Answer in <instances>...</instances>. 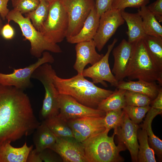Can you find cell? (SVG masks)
Masks as SVG:
<instances>
[{"mask_svg": "<svg viewBox=\"0 0 162 162\" xmlns=\"http://www.w3.org/2000/svg\"><path fill=\"white\" fill-rule=\"evenodd\" d=\"M40 123L23 90L0 84V142H13L30 135Z\"/></svg>", "mask_w": 162, "mask_h": 162, "instance_id": "6da1fadb", "label": "cell"}, {"mask_svg": "<svg viewBox=\"0 0 162 162\" xmlns=\"http://www.w3.org/2000/svg\"><path fill=\"white\" fill-rule=\"evenodd\" d=\"M53 82L59 94L70 95L82 105L97 109L99 104L113 92L98 87L81 74L64 79L56 74Z\"/></svg>", "mask_w": 162, "mask_h": 162, "instance_id": "7a4b0ae2", "label": "cell"}, {"mask_svg": "<svg viewBox=\"0 0 162 162\" xmlns=\"http://www.w3.org/2000/svg\"><path fill=\"white\" fill-rule=\"evenodd\" d=\"M132 43L130 58L125 74L129 80L157 81L162 85V70L154 64L147 50L143 38Z\"/></svg>", "mask_w": 162, "mask_h": 162, "instance_id": "3957f363", "label": "cell"}, {"mask_svg": "<svg viewBox=\"0 0 162 162\" xmlns=\"http://www.w3.org/2000/svg\"><path fill=\"white\" fill-rule=\"evenodd\" d=\"M105 130L94 135L82 143L85 156L88 162H120L124 160L120 152L127 149L120 142L116 146L114 142L116 133L108 136Z\"/></svg>", "mask_w": 162, "mask_h": 162, "instance_id": "277c9868", "label": "cell"}, {"mask_svg": "<svg viewBox=\"0 0 162 162\" xmlns=\"http://www.w3.org/2000/svg\"><path fill=\"white\" fill-rule=\"evenodd\" d=\"M6 19L8 23L12 21L19 25L25 39L28 40L30 43V52L33 56L38 58L45 51L55 53L62 52L61 48L57 44L49 41L35 29L29 18L24 17L18 10L13 9L9 11Z\"/></svg>", "mask_w": 162, "mask_h": 162, "instance_id": "5b68a950", "label": "cell"}, {"mask_svg": "<svg viewBox=\"0 0 162 162\" xmlns=\"http://www.w3.org/2000/svg\"><path fill=\"white\" fill-rule=\"evenodd\" d=\"M56 74L50 64L46 63L37 68L31 76V78L40 81L45 90L42 107L39 112V117L42 120L57 116L59 113V93L53 82Z\"/></svg>", "mask_w": 162, "mask_h": 162, "instance_id": "8992f818", "label": "cell"}, {"mask_svg": "<svg viewBox=\"0 0 162 162\" xmlns=\"http://www.w3.org/2000/svg\"><path fill=\"white\" fill-rule=\"evenodd\" d=\"M68 26L67 13L63 0L49 2L47 18L40 32L50 42L57 44L66 37Z\"/></svg>", "mask_w": 162, "mask_h": 162, "instance_id": "52a82bcc", "label": "cell"}, {"mask_svg": "<svg viewBox=\"0 0 162 162\" xmlns=\"http://www.w3.org/2000/svg\"><path fill=\"white\" fill-rule=\"evenodd\" d=\"M54 59L47 51L44 52L42 57L38 58L35 63L23 68L14 69L10 74H4L0 72V84L4 86L14 87L24 90L31 87V81L32 75L34 70L40 65L46 63H53Z\"/></svg>", "mask_w": 162, "mask_h": 162, "instance_id": "ba28073f", "label": "cell"}, {"mask_svg": "<svg viewBox=\"0 0 162 162\" xmlns=\"http://www.w3.org/2000/svg\"><path fill=\"white\" fill-rule=\"evenodd\" d=\"M67 13L68 26L66 38L76 35L82 28L91 10L94 0H63Z\"/></svg>", "mask_w": 162, "mask_h": 162, "instance_id": "9c48e42d", "label": "cell"}, {"mask_svg": "<svg viewBox=\"0 0 162 162\" xmlns=\"http://www.w3.org/2000/svg\"><path fill=\"white\" fill-rule=\"evenodd\" d=\"M124 22L121 11L118 9L111 8L100 16L98 28L93 39L99 51L102 50L118 28Z\"/></svg>", "mask_w": 162, "mask_h": 162, "instance_id": "30bf717a", "label": "cell"}, {"mask_svg": "<svg viewBox=\"0 0 162 162\" xmlns=\"http://www.w3.org/2000/svg\"><path fill=\"white\" fill-rule=\"evenodd\" d=\"M58 100V115L66 122L86 117H104L105 115V112L85 106L68 95L59 94Z\"/></svg>", "mask_w": 162, "mask_h": 162, "instance_id": "8fae6325", "label": "cell"}, {"mask_svg": "<svg viewBox=\"0 0 162 162\" xmlns=\"http://www.w3.org/2000/svg\"><path fill=\"white\" fill-rule=\"evenodd\" d=\"M118 41L114 38L112 43L107 46L105 55L98 62L83 70L82 75L84 77L91 78L94 84L100 83L105 87L107 85L105 81L111 86L116 87L118 81L116 79L110 68L109 58L110 52Z\"/></svg>", "mask_w": 162, "mask_h": 162, "instance_id": "7c38bea8", "label": "cell"}, {"mask_svg": "<svg viewBox=\"0 0 162 162\" xmlns=\"http://www.w3.org/2000/svg\"><path fill=\"white\" fill-rule=\"evenodd\" d=\"M104 117L88 116L67 121L74 137L82 143L90 137L104 131Z\"/></svg>", "mask_w": 162, "mask_h": 162, "instance_id": "4fadbf2b", "label": "cell"}, {"mask_svg": "<svg viewBox=\"0 0 162 162\" xmlns=\"http://www.w3.org/2000/svg\"><path fill=\"white\" fill-rule=\"evenodd\" d=\"M50 148L58 154L63 162H88L82 143L74 137L56 136L55 142Z\"/></svg>", "mask_w": 162, "mask_h": 162, "instance_id": "5bb4252c", "label": "cell"}, {"mask_svg": "<svg viewBox=\"0 0 162 162\" xmlns=\"http://www.w3.org/2000/svg\"><path fill=\"white\" fill-rule=\"evenodd\" d=\"M124 112L122 124L114 130V132L117 136L118 142L123 144L129 151L132 161L137 162L139 147L137 133L139 126L137 124L132 122Z\"/></svg>", "mask_w": 162, "mask_h": 162, "instance_id": "9a60e30c", "label": "cell"}, {"mask_svg": "<svg viewBox=\"0 0 162 162\" xmlns=\"http://www.w3.org/2000/svg\"><path fill=\"white\" fill-rule=\"evenodd\" d=\"M96 46L93 40L76 44L75 47L76 59L73 67L78 74H82L86 66L88 64L93 65L103 56L96 50Z\"/></svg>", "mask_w": 162, "mask_h": 162, "instance_id": "2e32d148", "label": "cell"}, {"mask_svg": "<svg viewBox=\"0 0 162 162\" xmlns=\"http://www.w3.org/2000/svg\"><path fill=\"white\" fill-rule=\"evenodd\" d=\"M132 43L123 39L112 50L114 63L112 72L118 81L125 78V74L130 57Z\"/></svg>", "mask_w": 162, "mask_h": 162, "instance_id": "e0dca14e", "label": "cell"}, {"mask_svg": "<svg viewBox=\"0 0 162 162\" xmlns=\"http://www.w3.org/2000/svg\"><path fill=\"white\" fill-rule=\"evenodd\" d=\"M9 141L0 142V162H26L33 146H28L25 142L22 147L13 146Z\"/></svg>", "mask_w": 162, "mask_h": 162, "instance_id": "ac0fdd59", "label": "cell"}, {"mask_svg": "<svg viewBox=\"0 0 162 162\" xmlns=\"http://www.w3.org/2000/svg\"><path fill=\"white\" fill-rule=\"evenodd\" d=\"M100 18L95 7L91 10L79 32L66 38L67 41L74 44L93 40L98 28Z\"/></svg>", "mask_w": 162, "mask_h": 162, "instance_id": "d6986e66", "label": "cell"}, {"mask_svg": "<svg viewBox=\"0 0 162 162\" xmlns=\"http://www.w3.org/2000/svg\"><path fill=\"white\" fill-rule=\"evenodd\" d=\"M122 16L126 22L128 30L126 32L129 42L132 43L144 38L146 35L144 31L142 20L139 13H130L124 10L121 11Z\"/></svg>", "mask_w": 162, "mask_h": 162, "instance_id": "ffe728a7", "label": "cell"}, {"mask_svg": "<svg viewBox=\"0 0 162 162\" xmlns=\"http://www.w3.org/2000/svg\"><path fill=\"white\" fill-rule=\"evenodd\" d=\"M117 88L122 89L139 92L146 95L152 100L158 95L160 88L155 82H148L142 80L136 81L129 80L118 81Z\"/></svg>", "mask_w": 162, "mask_h": 162, "instance_id": "44dd1931", "label": "cell"}, {"mask_svg": "<svg viewBox=\"0 0 162 162\" xmlns=\"http://www.w3.org/2000/svg\"><path fill=\"white\" fill-rule=\"evenodd\" d=\"M162 112V111L150 106L142 125V128L146 130L147 134L150 147L154 150L155 154L160 158H161L162 155V141L154 134L152 128V123L154 118Z\"/></svg>", "mask_w": 162, "mask_h": 162, "instance_id": "7402d4cb", "label": "cell"}, {"mask_svg": "<svg viewBox=\"0 0 162 162\" xmlns=\"http://www.w3.org/2000/svg\"><path fill=\"white\" fill-rule=\"evenodd\" d=\"M56 140V136L43 121L34 132L33 140L35 149L38 152L50 148Z\"/></svg>", "mask_w": 162, "mask_h": 162, "instance_id": "603a6c76", "label": "cell"}, {"mask_svg": "<svg viewBox=\"0 0 162 162\" xmlns=\"http://www.w3.org/2000/svg\"><path fill=\"white\" fill-rule=\"evenodd\" d=\"M138 12L142 20V25L146 35L162 37V27L146 6L138 9Z\"/></svg>", "mask_w": 162, "mask_h": 162, "instance_id": "cb8c5ba5", "label": "cell"}, {"mask_svg": "<svg viewBox=\"0 0 162 162\" xmlns=\"http://www.w3.org/2000/svg\"><path fill=\"white\" fill-rule=\"evenodd\" d=\"M126 90L117 88L103 100L97 109L106 112L122 109L126 105L124 94Z\"/></svg>", "mask_w": 162, "mask_h": 162, "instance_id": "d4e9b609", "label": "cell"}, {"mask_svg": "<svg viewBox=\"0 0 162 162\" xmlns=\"http://www.w3.org/2000/svg\"><path fill=\"white\" fill-rule=\"evenodd\" d=\"M143 40L152 61L162 70V37L146 35Z\"/></svg>", "mask_w": 162, "mask_h": 162, "instance_id": "484cf974", "label": "cell"}, {"mask_svg": "<svg viewBox=\"0 0 162 162\" xmlns=\"http://www.w3.org/2000/svg\"><path fill=\"white\" fill-rule=\"evenodd\" d=\"M137 139L139 145L138 153V162H156L155 152L154 150L149 146L148 137L146 130L142 128L138 130Z\"/></svg>", "mask_w": 162, "mask_h": 162, "instance_id": "4316f807", "label": "cell"}, {"mask_svg": "<svg viewBox=\"0 0 162 162\" xmlns=\"http://www.w3.org/2000/svg\"><path fill=\"white\" fill-rule=\"evenodd\" d=\"M43 121L56 136L74 137L72 130L67 122L58 115Z\"/></svg>", "mask_w": 162, "mask_h": 162, "instance_id": "83f0119b", "label": "cell"}, {"mask_svg": "<svg viewBox=\"0 0 162 162\" xmlns=\"http://www.w3.org/2000/svg\"><path fill=\"white\" fill-rule=\"evenodd\" d=\"M49 2L44 0L40 1L39 5L33 11L25 14L35 29L40 31L44 23L46 20L49 14Z\"/></svg>", "mask_w": 162, "mask_h": 162, "instance_id": "f1b7e54d", "label": "cell"}, {"mask_svg": "<svg viewBox=\"0 0 162 162\" xmlns=\"http://www.w3.org/2000/svg\"><path fill=\"white\" fill-rule=\"evenodd\" d=\"M124 97L126 105L145 107L150 106L152 100L148 96L139 92L126 90Z\"/></svg>", "mask_w": 162, "mask_h": 162, "instance_id": "f546056e", "label": "cell"}, {"mask_svg": "<svg viewBox=\"0 0 162 162\" xmlns=\"http://www.w3.org/2000/svg\"><path fill=\"white\" fill-rule=\"evenodd\" d=\"M124 112L122 109L110 111L106 112L104 118L106 130L109 131L112 129H117L122 124Z\"/></svg>", "mask_w": 162, "mask_h": 162, "instance_id": "4dcf8cb0", "label": "cell"}, {"mask_svg": "<svg viewBox=\"0 0 162 162\" xmlns=\"http://www.w3.org/2000/svg\"><path fill=\"white\" fill-rule=\"evenodd\" d=\"M150 108V106L139 107L126 105L122 110L132 122L138 124L142 121Z\"/></svg>", "mask_w": 162, "mask_h": 162, "instance_id": "1f68e13d", "label": "cell"}, {"mask_svg": "<svg viewBox=\"0 0 162 162\" xmlns=\"http://www.w3.org/2000/svg\"><path fill=\"white\" fill-rule=\"evenodd\" d=\"M14 9L22 14H25L35 10L39 5L38 0H11Z\"/></svg>", "mask_w": 162, "mask_h": 162, "instance_id": "d6a6232c", "label": "cell"}, {"mask_svg": "<svg viewBox=\"0 0 162 162\" xmlns=\"http://www.w3.org/2000/svg\"><path fill=\"white\" fill-rule=\"evenodd\" d=\"M149 0H112L111 8L124 10L128 7L140 8L146 6L149 3Z\"/></svg>", "mask_w": 162, "mask_h": 162, "instance_id": "836d02e7", "label": "cell"}, {"mask_svg": "<svg viewBox=\"0 0 162 162\" xmlns=\"http://www.w3.org/2000/svg\"><path fill=\"white\" fill-rule=\"evenodd\" d=\"M40 156L42 162H57L63 161L60 156L50 148L40 152Z\"/></svg>", "mask_w": 162, "mask_h": 162, "instance_id": "e575fe53", "label": "cell"}, {"mask_svg": "<svg viewBox=\"0 0 162 162\" xmlns=\"http://www.w3.org/2000/svg\"><path fill=\"white\" fill-rule=\"evenodd\" d=\"M149 10L159 22H162V0H157L147 6Z\"/></svg>", "mask_w": 162, "mask_h": 162, "instance_id": "d590c367", "label": "cell"}, {"mask_svg": "<svg viewBox=\"0 0 162 162\" xmlns=\"http://www.w3.org/2000/svg\"><path fill=\"white\" fill-rule=\"evenodd\" d=\"M112 0H95V8L100 17L105 12L111 8Z\"/></svg>", "mask_w": 162, "mask_h": 162, "instance_id": "8d00e7d4", "label": "cell"}, {"mask_svg": "<svg viewBox=\"0 0 162 162\" xmlns=\"http://www.w3.org/2000/svg\"><path fill=\"white\" fill-rule=\"evenodd\" d=\"M15 31L14 28L8 23L3 26L1 31V35L6 40L12 39L15 35Z\"/></svg>", "mask_w": 162, "mask_h": 162, "instance_id": "74e56055", "label": "cell"}, {"mask_svg": "<svg viewBox=\"0 0 162 162\" xmlns=\"http://www.w3.org/2000/svg\"><path fill=\"white\" fill-rule=\"evenodd\" d=\"M40 156V152L35 149L32 150L29 153L26 162H42Z\"/></svg>", "mask_w": 162, "mask_h": 162, "instance_id": "f35d334b", "label": "cell"}, {"mask_svg": "<svg viewBox=\"0 0 162 162\" xmlns=\"http://www.w3.org/2000/svg\"><path fill=\"white\" fill-rule=\"evenodd\" d=\"M10 0H0V14L2 19L4 20L9 10L7 4Z\"/></svg>", "mask_w": 162, "mask_h": 162, "instance_id": "ab89813d", "label": "cell"}, {"mask_svg": "<svg viewBox=\"0 0 162 162\" xmlns=\"http://www.w3.org/2000/svg\"><path fill=\"white\" fill-rule=\"evenodd\" d=\"M3 26V25L2 23V17H1V15L0 14V36L1 35V34H0L1 31Z\"/></svg>", "mask_w": 162, "mask_h": 162, "instance_id": "60d3db41", "label": "cell"}, {"mask_svg": "<svg viewBox=\"0 0 162 162\" xmlns=\"http://www.w3.org/2000/svg\"><path fill=\"white\" fill-rule=\"evenodd\" d=\"M39 1H40L41 0H38ZM45 0V1H47L48 2H50L52 0Z\"/></svg>", "mask_w": 162, "mask_h": 162, "instance_id": "b9f144b4", "label": "cell"}, {"mask_svg": "<svg viewBox=\"0 0 162 162\" xmlns=\"http://www.w3.org/2000/svg\"><path fill=\"white\" fill-rule=\"evenodd\" d=\"M94 0V1H95V0Z\"/></svg>", "mask_w": 162, "mask_h": 162, "instance_id": "7bdbcfd3", "label": "cell"}]
</instances>
